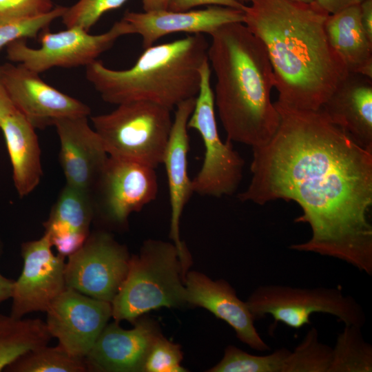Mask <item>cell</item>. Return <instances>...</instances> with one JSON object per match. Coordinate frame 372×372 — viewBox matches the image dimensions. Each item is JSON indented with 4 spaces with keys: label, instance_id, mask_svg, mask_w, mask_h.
<instances>
[{
    "label": "cell",
    "instance_id": "obj_1",
    "mask_svg": "<svg viewBox=\"0 0 372 372\" xmlns=\"http://www.w3.org/2000/svg\"><path fill=\"white\" fill-rule=\"evenodd\" d=\"M274 104L279 126L267 143L251 147V178L238 199L296 202L302 213L294 222L308 224L311 236L291 249L331 257L371 276L372 152L320 108Z\"/></svg>",
    "mask_w": 372,
    "mask_h": 372
},
{
    "label": "cell",
    "instance_id": "obj_2",
    "mask_svg": "<svg viewBox=\"0 0 372 372\" xmlns=\"http://www.w3.org/2000/svg\"><path fill=\"white\" fill-rule=\"evenodd\" d=\"M329 14L316 1L250 0L245 7L243 23L267 50L280 103L319 110L348 74L329 42Z\"/></svg>",
    "mask_w": 372,
    "mask_h": 372
},
{
    "label": "cell",
    "instance_id": "obj_3",
    "mask_svg": "<svg viewBox=\"0 0 372 372\" xmlns=\"http://www.w3.org/2000/svg\"><path fill=\"white\" fill-rule=\"evenodd\" d=\"M210 36L207 58L216 76L214 103L227 140L262 145L280 120L271 99L274 76L267 50L242 22L225 24Z\"/></svg>",
    "mask_w": 372,
    "mask_h": 372
},
{
    "label": "cell",
    "instance_id": "obj_4",
    "mask_svg": "<svg viewBox=\"0 0 372 372\" xmlns=\"http://www.w3.org/2000/svg\"><path fill=\"white\" fill-rule=\"evenodd\" d=\"M209 44L203 34H189L144 49L128 69L112 70L96 60L86 66L85 76L106 103L143 101L172 110L196 97Z\"/></svg>",
    "mask_w": 372,
    "mask_h": 372
},
{
    "label": "cell",
    "instance_id": "obj_5",
    "mask_svg": "<svg viewBox=\"0 0 372 372\" xmlns=\"http://www.w3.org/2000/svg\"><path fill=\"white\" fill-rule=\"evenodd\" d=\"M185 275L174 243L145 241L139 254L130 257L127 275L111 302L112 317L134 323L151 310L187 305Z\"/></svg>",
    "mask_w": 372,
    "mask_h": 372
},
{
    "label": "cell",
    "instance_id": "obj_6",
    "mask_svg": "<svg viewBox=\"0 0 372 372\" xmlns=\"http://www.w3.org/2000/svg\"><path fill=\"white\" fill-rule=\"evenodd\" d=\"M171 111L148 101H131L91 120L110 156L156 169L163 163L170 135Z\"/></svg>",
    "mask_w": 372,
    "mask_h": 372
},
{
    "label": "cell",
    "instance_id": "obj_7",
    "mask_svg": "<svg viewBox=\"0 0 372 372\" xmlns=\"http://www.w3.org/2000/svg\"><path fill=\"white\" fill-rule=\"evenodd\" d=\"M246 303L255 320L271 315L274 326L281 322L295 329L310 324L316 313L333 316L344 325L363 327L366 322L362 307L339 288L265 285L258 287Z\"/></svg>",
    "mask_w": 372,
    "mask_h": 372
},
{
    "label": "cell",
    "instance_id": "obj_8",
    "mask_svg": "<svg viewBox=\"0 0 372 372\" xmlns=\"http://www.w3.org/2000/svg\"><path fill=\"white\" fill-rule=\"evenodd\" d=\"M211 72L207 61L200 69L199 91L187 122L188 129L199 133L205 147L202 166L192 183L194 193L220 198L236 192L242 178L245 162L234 149L232 142L227 140L225 143L219 136Z\"/></svg>",
    "mask_w": 372,
    "mask_h": 372
},
{
    "label": "cell",
    "instance_id": "obj_9",
    "mask_svg": "<svg viewBox=\"0 0 372 372\" xmlns=\"http://www.w3.org/2000/svg\"><path fill=\"white\" fill-rule=\"evenodd\" d=\"M66 28L58 32H50L49 28L41 30L38 48L29 47L25 39L11 42L6 45L8 59L39 74L54 67H86L119 37L132 34L131 26L123 19L100 34H91L79 27Z\"/></svg>",
    "mask_w": 372,
    "mask_h": 372
},
{
    "label": "cell",
    "instance_id": "obj_10",
    "mask_svg": "<svg viewBox=\"0 0 372 372\" xmlns=\"http://www.w3.org/2000/svg\"><path fill=\"white\" fill-rule=\"evenodd\" d=\"M130 256L109 233H90L85 242L68 256L65 285L90 297L112 302L124 280Z\"/></svg>",
    "mask_w": 372,
    "mask_h": 372
},
{
    "label": "cell",
    "instance_id": "obj_11",
    "mask_svg": "<svg viewBox=\"0 0 372 372\" xmlns=\"http://www.w3.org/2000/svg\"><path fill=\"white\" fill-rule=\"evenodd\" d=\"M158 192L155 168L109 156L92 192L95 215L123 225L131 214L153 201Z\"/></svg>",
    "mask_w": 372,
    "mask_h": 372
},
{
    "label": "cell",
    "instance_id": "obj_12",
    "mask_svg": "<svg viewBox=\"0 0 372 372\" xmlns=\"http://www.w3.org/2000/svg\"><path fill=\"white\" fill-rule=\"evenodd\" d=\"M52 247L45 234L22 243L23 269L14 282L12 316L21 318L31 312H45L66 288L65 257L55 254Z\"/></svg>",
    "mask_w": 372,
    "mask_h": 372
},
{
    "label": "cell",
    "instance_id": "obj_13",
    "mask_svg": "<svg viewBox=\"0 0 372 372\" xmlns=\"http://www.w3.org/2000/svg\"><path fill=\"white\" fill-rule=\"evenodd\" d=\"M45 312L52 338L71 355L84 360L112 317V304L66 287Z\"/></svg>",
    "mask_w": 372,
    "mask_h": 372
},
{
    "label": "cell",
    "instance_id": "obj_14",
    "mask_svg": "<svg viewBox=\"0 0 372 372\" xmlns=\"http://www.w3.org/2000/svg\"><path fill=\"white\" fill-rule=\"evenodd\" d=\"M0 81L14 107L35 129L53 125L59 118L90 114L86 104L45 83L39 73L20 63L1 65Z\"/></svg>",
    "mask_w": 372,
    "mask_h": 372
},
{
    "label": "cell",
    "instance_id": "obj_15",
    "mask_svg": "<svg viewBox=\"0 0 372 372\" xmlns=\"http://www.w3.org/2000/svg\"><path fill=\"white\" fill-rule=\"evenodd\" d=\"M53 125L66 185L92 194L109 157L100 136L86 116L59 118Z\"/></svg>",
    "mask_w": 372,
    "mask_h": 372
},
{
    "label": "cell",
    "instance_id": "obj_16",
    "mask_svg": "<svg viewBox=\"0 0 372 372\" xmlns=\"http://www.w3.org/2000/svg\"><path fill=\"white\" fill-rule=\"evenodd\" d=\"M132 329L118 322L107 324L84 358L87 370L97 372L143 371L149 351L161 333L149 319L137 320Z\"/></svg>",
    "mask_w": 372,
    "mask_h": 372
},
{
    "label": "cell",
    "instance_id": "obj_17",
    "mask_svg": "<svg viewBox=\"0 0 372 372\" xmlns=\"http://www.w3.org/2000/svg\"><path fill=\"white\" fill-rule=\"evenodd\" d=\"M195 98L176 107L170 135L163 163L167 173L171 208L169 237L178 250L183 267L187 269L191 256L180 236V222L185 206L194 193L188 174L189 141L187 122L194 110Z\"/></svg>",
    "mask_w": 372,
    "mask_h": 372
},
{
    "label": "cell",
    "instance_id": "obj_18",
    "mask_svg": "<svg viewBox=\"0 0 372 372\" xmlns=\"http://www.w3.org/2000/svg\"><path fill=\"white\" fill-rule=\"evenodd\" d=\"M186 302L203 307L227 322L238 339L251 349L265 352L269 346L258 332L246 302L242 301L234 289L225 280H213L198 271L187 272L185 277Z\"/></svg>",
    "mask_w": 372,
    "mask_h": 372
},
{
    "label": "cell",
    "instance_id": "obj_19",
    "mask_svg": "<svg viewBox=\"0 0 372 372\" xmlns=\"http://www.w3.org/2000/svg\"><path fill=\"white\" fill-rule=\"evenodd\" d=\"M122 19L130 24L132 34L141 36L143 48L145 49L170 34L210 35L225 24L243 23L244 10L209 6L205 9L186 11L168 9L143 12L126 11Z\"/></svg>",
    "mask_w": 372,
    "mask_h": 372
},
{
    "label": "cell",
    "instance_id": "obj_20",
    "mask_svg": "<svg viewBox=\"0 0 372 372\" xmlns=\"http://www.w3.org/2000/svg\"><path fill=\"white\" fill-rule=\"evenodd\" d=\"M320 109L332 123L372 152V79L348 73Z\"/></svg>",
    "mask_w": 372,
    "mask_h": 372
},
{
    "label": "cell",
    "instance_id": "obj_21",
    "mask_svg": "<svg viewBox=\"0 0 372 372\" xmlns=\"http://www.w3.org/2000/svg\"><path fill=\"white\" fill-rule=\"evenodd\" d=\"M94 216L92 194L65 184L43 223L44 234L57 254L68 257L88 238Z\"/></svg>",
    "mask_w": 372,
    "mask_h": 372
},
{
    "label": "cell",
    "instance_id": "obj_22",
    "mask_svg": "<svg viewBox=\"0 0 372 372\" xmlns=\"http://www.w3.org/2000/svg\"><path fill=\"white\" fill-rule=\"evenodd\" d=\"M10 157L12 180L19 197L30 194L43 176L41 152L35 128L17 109L0 125Z\"/></svg>",
    "mask_w": 372,
    "mask_h": 372
},
{
    "label": "cell",
    "instance_id": "obj_23",
    "mask_svg": "<svg viewBox=\"0 0 372 372\" xmlns=\"http://www.w3.org/2000/svg\"><path fill=\"white\" fill-rule=\"evenodd\" d=\"M325 29L330 45L347 72L372 79V41L362 28L360 5L329 14Z\"/></svg>",
    "mask_w": 372,
    "mask_h": 372
},
{
    "label": "cell",
    "instance_id": "obj_24",
    "mask_svg": "<svg viewBox=\"0 0 372 372\" xmlns=\"http://www.w3.org/2000/svg\"><path fill=\"white\" fill-rule=\"evenodd\" d=\"M52 336L45 322L0 314V371L26 353L48 345Z\"/></svg>",
    "mask_w": 372,
    "mask_h": 372
},
{
    "label": "cell",
    "instance_id": "obj_25",
    "mask_svg": "<svg viewBox=\"0 0 372 372\" xmlns=\"http://www.w3.org/2000/svg\"><path fill=\"white\" fill-rule=\"evenodd\" d=\"M362 327L344 325L332 347L329 372H371L372 346L365 340Z\"/></svg>",
    "mask_w": 372,
    "mask_h": 372
},
{
    "label": "cell",
    "instance_id": "obj_26",
    "mask_svg": "<svg viewBox=\"0 0 372 372\" xmlns=\"http://www.w3.org/2000/svg\"><path fill=\"white\" fill-rule=\"evenodd\" d=\"M9 372H84V360L73 357L62 347L48 345L30 351L4 370Z\"/></svg>",
    "mask_w": 372,
    "mask_h": 372
},
{
    "label": "cell",
    "instance_id": "obj_27",
    "mask_svg": "<svg viewBox=\"0 0 372 372\" xmlns=\"http://www.w3.org/2000/svg\"><path fill=\"white\" fill-rule=\"evenodd\" d=\"M290 350L282 347L262 355L250 354L234 345L227 346L224 355L209 372H282Z\"/></svg>",
    "mask_w": 372,
    "mask_h": 372
},
{
    "label": "cell",
    "instance_id": "obj_28",
    "mask_svg": "<svg viewBox=\"0 0 372 372\" xmlns=\"http://www.w3.org/2000/svg\"><path fill=\"white\" fill-rule=\"evenodd\" d=\"M331 360L332 347L320 340L318 331L313 327L289 351L282 372H329Z\"/></svg>",
    "mask_w": 372,
    "mask_h": 372
},
{
    "label": "cell",
    "instance_id": "obj_29",
    "mask_svg": "<svg viewBox=\"0 0 372 372\" xmlns=\"http://www.w3.org/2000/svg\"><path fill=\"white\" fill-rule=\"evenodd\" d=\"M67 7L56 6L47 14L38 17L7 20L0 22V49L11 42L37 37L55 19L61 17Z\"/></svg>",
    "mask_w": 372,
    "mask_h": 372
},
{
    "label": "cell",
    "instance_id": "obj_30",
    "mask_svg": "<svg viewBox=\"0 0 372 372\" xmlns=\"http://www.w3.org/2000/svg\"><path fill=\"white\" fill-rule=\"evenodd\" d=\"M128 0H79L61 16L66 28L79 27L87 32L107 12L121 8Z\"/></svg>",
    "mask_w": 372,
    "mask_h": 372
},
{
    "label": "cell",
    "instance_id": "obj_31",
    "mask_svg": "<svg viewBox=\"0 0 372 372\" xmlns=\"http://www.w3.org/2000/svg\"><path fill=\"white\" fill-rule=\"evenodd\" d=\"M182 359L180 347L161 334L149 351L143 372H185L180 364Z\"/></svg>",
    "mask_w": 372,
    "mask_h": 372
},
{
    "label": "cell",
    "instance_id": "obj_32",
    "mask_svg": "<svg viewBox=\"0 0 372 372\" xmlns=\"http://www.w3.org/2000/svg\"><path fill=\"white\" fill-rule=\"evenodd\" d=\"M54 8L52 0H0V22L38 17Z\"/></svg>",
    "mask_w": 372,
    "mask_h": 372
},
{
    "label": "cell",
    "instance_id": "obj_33",
    "mask_svg": "<svg viewBox=\"0 0 372 372\" xmlns=\"http://www.w3.org/2000/svg\"><path fill=\"white\" fill-rule=\"evenodd\" d=\"M201 6H220L242 10L247 6L236 0H172L167 9L172 11H186Z\"/></svg>",
    "mask_w": 372,
    "mask_h": 372
},
{
    "label": "cell",
    "instance_id": "obj_34",
    "mask_svg": "<svg viewBox=\"0 0 372 372\" xmlns=\"http://www.w3.org/2000/svg\"><path fill=\"white\" fill-rule=\"evenodd\" d=\"M364 0H315L316 3L329 14L346 8L360 5Z\"/></svg>",
    "mask_w": 372,
    "mask_h": 372
},
{
    "label": "cell",
    "instance_id": "obj_35",
    "mask_svg": "<svg viewBox=\"0 0 372 372\" xmlns=\"http://www.w3.org/2000/svg\"><path fill=\"white\" fill-rule=\"evenodd\" d=\"M360 21L362 28L372 41V0H364L360 4Z\"/></svg>",
    "mask_w": 372,
    "mask_h": 372
},
{
    "label": "cell",
    "instance_id": "obj_36",
    "mask_svg": "<svg viewBox=\"0 0 372 372\" xmlns=\"http://www.w3.org/2000/svg\"><path fill=\"white\" fill-rule=\"evenodd\" d=\"M3 251V244L0 238V258ZM14 282V280L5 277L0 273V303L11 298Z\"/></svg>",
    "mask_w": 372,
    "mask_h": 372
},
{
    "label": "cell",
    "instance_id": "obj_37",
    "mask_svg": "<svg viewBox=\"0 0 372 372\" xmlns=\"http://www.w3.org/2000/svg\"><path fill=\"white\" fill-rule=\"evenodd\" d=\"M14 107L6 88L0 81V125L2 121L14 111Z\"/></svg>",
    "mask_w": 372,
    "mask_h": 372
},
{
    "label": "cell",
    "instance_id": "obj_38",
    "mask_svg": "<svg viewBox=\"0 0 372 372\" xmlns=\"http://www.w3.org/2000/svg\"><path fill=\"white\" fill-rule=\"evenodd\" d=\"M172 0H141L144 12L166 10Z\"/></svg>",
    "mask_w": 372,
    "mask_h": 372
},
{
    "label": "cell",
    "instance_id": "obj_39",
    "mask_svg": "<svg viewBox=\"0 0 372 372\" xmlns=\"http://www.w3.org/2000/svg\"><path fill=\"white\" fill-rule=\"evenodd\" d=\"M236 1L243 6H247L250 2V0H236Z\"/></svg>",
    "mask_w": 372,
    "mask_h": 372
},
{
    "label": "cell",
    "instance_id": "obj_40",
    "mask_svg": "<svg viewBox=\"0 0 372 372\" xmlns=\"http://www.w3.org/2000/svg\"><path fill=\"white\" fill-rule=\"evenodd\" d=\"M291 1L306 3H310L315 1V0H291Z\"/></svg>",
    "mask_w": 372,
    "mask_h": 372
}]
</instances>
